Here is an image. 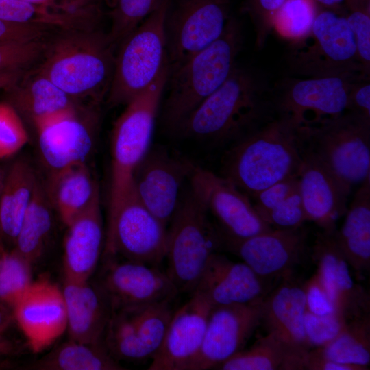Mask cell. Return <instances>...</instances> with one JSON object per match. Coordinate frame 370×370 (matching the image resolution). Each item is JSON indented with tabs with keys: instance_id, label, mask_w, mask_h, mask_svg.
<instances>
[{
	"instance_id": "1",
	"label": "cell",
	"mask_w": 370,
	"mask_h": 370,
	"mask_svg": "<svg viewBox=\"0 0 370 370\" xmlns=\"http://www.w3.org/2000/svg\"><path fill=\"white\" fill-rule=\"evenodd\" d=\"M276 116L271 87L263 75L236 64L225 82L190 114L175 133L227 149Z\"/></svg>"
},
{
	"instance_id": "2",
	"label": "cell",
	"mask_w": 370,
	"mask_h": 370,
	"mask_svg": "<svg viewBox=\"0 0 370 370\" xmlns=\"http://www.w3.org/2000/svg\"><path fill=\"white\" fill-rule=\"evenodd\" d=\"M116 48L99 25L58 31L34 69L79 103L99 105L110 88Z\"/></svg>"
},
{
	"instance_id": "3",
	"label": "cell",
	"mask_w": 370,
	"mask_h": 370,
	"mask_svg": "<svg viewBox=\"0 0 370 370\" xmlns=\"http://www.w3.org/2000/svg\"><path fill=\"white\" fill-rule=\"evenodd\" d=\"M299 127L291 119L277 115L226 149L221 175L251 197L278 182L298 176L302 162Z\"/></svg>"
},
{
	"instance_id": "4",
	"label": "cell",
	"mask_w": 370,
	"mask_h": 370,
	"mask_svg": "<svg viewBox=\"0 0 370 370\" xmlns=\"http://www.w3.org/2000/svg\"><path fill=\"white\" fill-rule=\"evenodd\" d=\"M242 44L241 25L231 16L213 43L169 68V93L162 112V121L169 130L176 132L190 114L225 82L236 64Z\"/></svg>"
},
{
	"instance_id": "5",
	"label": "cell",
	"mask_w": 370,
	"mask_h": 370,
	"mask_svg": "<svg viewBox=\"0 0 370 370\" xmlns=\"http://www.w3.org/2000/svg\"><path fill=\"white\" fill-rule=\"evenodd\" d=\"M301 154L311 156L345 186L370 178V118L351 111L299 126Z\"/></svg>"
},
{
	"instance_id": "6",
	"label": "cell",
	"mask_w": 370,
	"mask_h": 370,
	"mask_svg": "<svg viewBox=\"0 0 370 370\" xmlns=\"http://www.w3.org/2000/svg\"><path fill=\"white\" fill-rule=\"evenodd\" d=\"M285 60L295 77L369 78L341 10L319 8L310 31L288 46Z\"/></svg>"
},
{
	"instance_id": "7",
	"label": "cell",
	"mask_w": 370,
	"mask_h": 370,
	"mask_svg": "<svg viewBox=\"0 0 370 370\" xmlns=\"http://www.w3.org/2000/svg\"><path fill=\"white\" fill-rule=\"evenodd\" d=\"M168 75L167 62L152 84L125 105L114 124L108 215L116 211L132 189L136 169L150 149Z\"/></svg>"
},
{
	"instance_id": "8",
	"label": "cell",
	"mask_w": 370,
	"mask_h": 370,
	"mask_svg": "<svg viewBox=\"0 0 370 370\" xmlns=\"http://www.w3.org/2000/svg\"><path fill=\"white\" fill-rule=\"evenodd\" d=\"M169 223L166 273L179 293L191 294L211 256L223 249L222 238L190 188L181 196Z\"/></svg>"
},
{
	"instance_id": "9",
	"label": "cell",
	"mask_w": 370,
	"mask_h": 370,
	"mask_svg": "<svg viewBox=\"0 0 370 370\" xmlns=\"http://www.w3.org/2000/svg\"><path fill=\"white\" fill-rule=\"evenodd\" d=\"M171 0H162L117 46L107 102L126 105L157 78L168 62L165 21Z\"/></svg>"
},
{
	"instance_id": "10",
	"label": "cell",
	"mask_w": 370,
	"mask_h": 370,
	"mask_svg": "<svg viewBox=\"0 0 370 370\" xmlns=\"http://www.w3.org/2000/svg\"><path fill=\"white\" fill-rule=\"evenodd\" d=\"M166 225L140 201L134 185L108 215L102 256L159 267L166 257Z\"/></svg>"
},
{
	"instance_id": "11",
	"label": "cell",
	"mask_w": 370,
	"mask_h": 370,
	"mask_svg": "<svg viewBox=\"0 0 370 370\" xmlns=\"http://www.w3.org/2000/svg\"><path fill=\"white\" fill-rule=\"evenodd\" d=\"M173 312L169 301L112 310L103 336L104 345L118 362L151 360L162 345Z\"/></svg>"
},
{
	"instance_id": "12",
	"label": "cell",
	"mask_w": 370,
	"mask_h": 370,
	"mask_svg": "<svg viewBox=\"0 0 370 370\" xmlns=\"http://www.w3.org/2000/svg\"><path fill=\"white\" fill-rule=\"evenodd\" d=\"M360 79L364 78H284L271 87L275 113L291 119L298 126L339 115L347 111L352 87Z\"/></svg>"
},
{
	"instance_id": "13",
	"label": "cell",
	"mask_w": 370,
	"mask_h": 370,
	"mask_svg": "<svg viewBox=\"0 0 370 370\" xmlns=\"http://www.w3.org/2000/svg\"><path fill=\"white\" fill-rule=\"evenodd\" d=\"M230 0H180L165 21L169 68L177 66L217 40L231 17Z\"/></svg>"
},
{
	"instance_id": "14",
	"label": "cell",
	"mask_w": 370,
	"mask_h": 370,
	"mask_svg": "<svg viewBox=\"0 0 370 370\" xmlns=\"http://www.w3.org/2000/svg\"><path fill=\"white\" fill-rule=\"evenodd\" d=\"M190 188L215 219L222 240H242L273 228L258 214L249 197L227 179L196 166Z\"/></svg>"
},
{
	"instance_id": "15",
	"label": "cell",
	"mask_w": 370,
	"mask_h": 370,
	"mask_svg": "<svg viewBox=\"0 0 370 370\" xmlns=\"http://www.w3.org/2000/svg\"><path fill=\"white\" fill-rule=\"evenodd\" d=\"M95 285L108 300L112 311L133 306L172 301L179 292L159 267L102 256Z\"/></svg>"
},
{
	"instance_id": "16",
	"label": "cell",
	"mask_w": 370,
	"mask_h": 370,
	"mask_svg": "<svg viewBox=\"0 0 370 370\" xmlns=\"http://www.w3.org/2000/svg\"><path fill=\"white\" fill-rule=\"evenodd\" d=\"M196 165L163 147L149 149L134 175L133 185L142 204L167 225L181 198L184 182Z\"/></svg>"
},
{
	"instance_id": "17",
	"label": "cell",
	"mask_w": 370,
	"mask_h": 370,
	"mask_svg": "<svg viewBox=\"0 0 370 370\" xmlns=\"http://www.w3.org/2000/svg\"><path fill=\"white\" fill-rule=\"evenodd\" d=\"M262 302L213 307L200 349L186 370L214 369L243 349L261 324Z\"/></svg>"
},
{
	"instance_id": "18",
	"label": "cell",
	"mask_w": 370,
	"mask_h": 370,
	"mask_svg": "<svg viewBox=\"0 0 370 370\" xmlns=\"http://www.w3.org/2000/svg\"><path fill=\"white\" fill-rule=\"evenodd\" d=\"M307 232L303 226L272 229L242 240H223V249L239 257L261 277L279 280L293 274L306 249Z\"/></svg>"
},
{
	"instance_id": "19",
	"label": "cell",
	"mask_w": 370,
	"mask_h": 370,
	"mask_svg": "<svg viewBox=\"0 0 370 370\" xmlns=\"http://www.w3.org/2000/svg\"><path fill=\"white\" fill-rule=\"evenodd\" d=\"M12 317L34 353L52 345L66 330L62 288L47 277L33 281L13 309Z\"/></svg>"
},
{
	"instance_id": "20",
	"label": "cell",
	"mask_w": 370,
	"mask_h": 370,
	"mask_svg": "<svg viewBox=\"0 0 370 370\" xmlns=\"http://www.w3.org/2000/svg\"><path fill=\"white\" fill-rule=\"evenodd\" d=\"M334 233H316L312 258L336 312L347 322L369 315V295L353 279L350 266L338 247Z\"/></svg>"
},
{
	"instance_id": "21",
	"label": "cell",
	"mask_w": 370,
	"mask_h": 370,
	"mask_svg": "<svg viewBox=\"0 0 370 370\" xmlns=\"http://www.w3.org/2000/svg\"><path fill=\"white\" fill-rule=\"evenodd\" d=\"M278 281L261 277L245 262H234L216 252L193 292L213 307L258 303L262 301Z\"/></svg>"
},
{
	"instance_id": "22",
	"label": "cell",
	"mask_w": 370,
	"mask_h": 370,
	"mask_svg": "<svg viewBox=\"0 0 370 370\" xmlns=\"http://www.w3.org/2000/svg\"><path fill=\"white\" fill-rule=\"evenodd\" d=\"M213 306L193 292L174 311L164 340L151 360L149 370H186L201 346Z\"/></svg>"
},
{
	"instance_id": "23",
	"label": "cell",
	"mask_w": 370,
	"mask_h": 370,
	"mask_svg": "<svg viewBox=\"0 0 370 370\" xmlns=\"http://www.w3.org/2000/svg\"><path fill=\"white\" fill-rule=\"evenodd\" d=\"M301 157L298 184L306 219L321 231L334 233L337 220L347 212L352 190L314 157L306 154Z\"/></svg>"
},
{
	"instance_id": "24",
	"label": "cell",
	"mask_w": 370,
	"mask_h": 370,
	"mask_svg": "<svg viewBox=\"0 0 370 370\" xmlns=\"http://www.w3.org/2000/svg\"><path fill=\"white\" fill-rule=\"evenodd\" d=\"M85 107L38 128L42 158L50 172L86 162L93 148L99 113L85 120Z\"/></svg>"
},
{
	"instance_id": "25",
	"label": "cell",
	"mask_w": 370,
	"mask_h": 370,
	"mask_svg": "<svg viewBox=\"0 0 370 370\" xmlns=\"http://www.w3.org/2000/svg\"><path fill=\"white\" fill-rule=\"evenodd\" d=\"M306 310L304 284L293 273L280 279L262 300L261 323L267 333L306 354L312 348L304 330Z\"/></svg>"
},
{
	"instance_id": "26",
	"label": "cell",
	"mask_w": 370,
	"mask_h": 370,
	"mask_svg": "<svg viewBox=\"0 0 370 370\" xmlns=\"http://www.w3.org/2000/svg\"><path fill=\"white\" fill-rule=\"evenodd\" d=\"M66 227L64 279L88 281L97 269L104 245L99 189L89 205Z\"/></svg>"
},
{
	"instance_id": "27",
	"label": "cell",
	"mask_w": 370,
	"mask_h": 370,
	"mask_svg": "<svg viewBox=\"0 0 370 370\" xmlns=\"http://www.w3.org/2000/svg\"><path fill=\"white\" fill-rule=\"evenodd\" d=\"M7 90L8 103L30 121L36 130L85 107L34 69L27 71Z\"/></svg>"
},
{
	"instance_id": "28",
	"label": "cell",
	"mask_w": 370,
	"mask_h": 370,
	"mask_svg": "<svg viewBox=\"0 0 370 370\" xmlns=\"http://www.w3.org/2000/svg\"><path fill=\"white\" fill-rule=\"evenodd\" d=\"M62 290L69 338L88 344L103 342L104 330L112 312L104 294L89 280L64 279Z\"/></svg>"
},
{
	"instance_id": "29",
	"label": "cell",
	"mask_w": 370,
	"mask_h": 370,
	"mask_svg": "<svg viewBox=\"0 0 370 370\" xmlns=\"http://www.w3.org/2000/svg\"><path fill=\"white\" fill-rule=\"evenodd\" d=\"M345 214L334 237L350 267L362 277L370 269V178L360 184Z\"/></svg>"
},
{
	"instance_id": "30",
	"label": "cell",
	"mask_w": 370,
	"mask_h": 370,
	"mask_svg": "<svg viewBox=\"0 0 370 370\" xmlns=\"http://www.w3.org/2000/svg\"><path fill=\"white\" fill-rule=\"evenodd\" d=\"M38 177L31 164L18 159L5 173L0 198V241L13 249Z\"/></svg>"
},
{
	"instance_id": "31",
	"label": "cell",
	"mask_w": 370,
	"mask_h": 370,
	"mask_svg": "<svg viewBox=\"0 0 370 370\" xmlns=\"http://www.w3.org/2000/svg\"><path fill=\"white\" fill-rule=\"evenodd\" d=\"M45 188L52 207L66 226L89 205L99 189L86 162L51 171Z\"/></svg>"
},
{
	"instance_id": "32",
	"label": "cell",
	"mask_w": 370,
	"mask_h": 370,
	"mask_svg": "<svg viewBox=\"0 0 370 370\" xmlns=\"http://www.w3.org/2000/svg\"><path fill=\"white\" fill-rule=\"evenodd\" d=\"M306 354L267 333L214 368L218 370H304Z\"/></svg>"
},
{
	"instance_id": "33",
	"label": "cell",
	"mask_w": 370,
	"mask_h": 370,
	"mask_svg": "<svg viewBox=\"0 0 370 370\" xmlns=\"http://www.w3.org/2000/svg\"><path fill=\"white\" fill-rule=\"evenodd\" d=\"M53 210L45 185L38 177L12 249L32 264L40 260L49 241L53 226Z\"/></svg>"
},
{
	"instance_id": "34",
	"label": "cell",
	"mask_w": 370,
	"mask_h": 370,
	"mask_svg": "<svg viewBox=\"0 0 370 370\" xmlns=\"http://www.w3.org/2000/svg\"><path fill=\"white\" fill-rule=\"evenodd\" d=\"M34 370H123L125 368L108 352L103 342L88 344L69 338L28 367Z\"/></svg>"
},
{
	"instance_id": "35",
	"label": "cell",
	"mask_w": 370,
	"mask_h": 370,
	"mask_svg": "<svg viewBox=\"0 0 370 370\" xmlns=\"http://www.w3.org/2000/svg\"><path fill=\"white\" fill-rule=\"evenodd\" d=\"M333 362L369 367L370 363V316L347 322L345 329L323 347L314 348Z\"/></svg>"
},
{
	"instance_id": "36",
	"label": "cell",
	"mask_w": 370,
	"mask_h": 370,
	"mask_svg": "<svg viewBox=\"0 0 370 370\" xmlns=\"http://www.w3.org/2000/svg\"><path fill=\"white\" fill-rule=\"evenodd\" d=\"M32 265L13 249L0 253L1 309L13 311L33 282Z\"/></svg>"
},
{
	"instance_id": "37",
	"label": "cell",
	"mask_w": 370,
	"mask_h": 370,
	"mask_svg": "<svg viewBox=\"0 0 370 370\" xmlns=\"http://www.w3.org/2000/svg\"><path fill=\"white\" fill-rule=\"evenodd\" d=\"M162 0H114L110 12L108 31L116 45L138 26L159 5Z\"/></svg>"
},
{
	"instance_id": "38",
	"label": "cell",
	"mask_w": 370,
	"mask_h": 370,
	"mask_svg": "<svg viewBox=\"0 0 370 370\" xmlns=\"http://www.w3.org/2000/svg\"><path fill=\"white\" fill-rule=\"evenodd\" d=\"M318 10L314 0H285L275 16L273 29L285 38L298 39L310 31Z\"/></svg>"
},
{
	"instance_id": "39",
	"label": "cell",
	"mask_w": 370,
	"mask_h": 370,
	"mask_svg": "<svg viewBox=\"0 0 370 370\" xmlns=\"http://www.w3.org/2000/svg\"><path fill=\"white\" fill-rule=\"evenodd\" d=\"M341 9L354 36L360 61L370 68V0H345Z\"/></svg>"
},
{
	"instance_id": "40",
	"label": "cell",
	"mask_w": 370,
	"mask_h": 370,
	"mask_svg": "<svg viewBox=\"0 0 370 370\" xmlns=\"http://www.w3.org/2000/svg\"><path fill=\"white\" fill-rule=\"evenodd\" d=\"M48 39L0 45V71H27L42 59Z\"/></svg>"
},
{
	"instance_id": "41",
	"label": "cell",
	"mask_w": 370,
	"mask_h": 370,
	"mask_svg": "<svg viewBox=\"0 0 370 370\" xmlns=\"http://www.w3.org/2000/svg\"><path fill=\"white\" fill-rule=\"evenodd\" d=\"M27 132L16 110L0 103V159L17 153L28 142Z\"/></svg>"
},
{
	"instance_id": "42",
	"label": "cell",
	"mask_w": 370,
	"mask_h": 370,
	"mask_svg": "<svg viewBox=\"0 0 370 370\" xmlns=\"http://www.w3.org/2000/svg\"><path fill=\"white\" fill-rule=\"evenodd\" d=\"M347 321L339 314L317 315L307 309L304 314V330L311 347H323L334 340L346 328Z\"/></svg>"
},
{
	"instance_id": "43",
	"label": "cell",
	"mask_w": 370,
	"mask_h": 370,
	"mask_svg": "<svg viewBox=\"0 0 370 370\" xmlns=\"http://www.w3.org/2000/svg\"><path fill=\"white\" fill-rule=\"evenodd\" d=\"M285 0H245L243 10L249 16L255 32V46L262 49L273 29L275 16Z\"/></svg>"
},
{
	"instance_id": "44",
	"label": "cell",
	"mask_w": 370,
	"mask_h": 370,
	"mask_svg": "<svg viewBox=\"0 0 370 370\" xmlns=\"http://www.w3.org/2000/svg\"><path fill=\"white\" fill-rule=\"evenodd\" d=\"M273 229H293L307 221L299 188L271 210L259 214Z\"/></svg>"
},
{
	"instance_id": "45",
	"label": "cell",
	"mask_w": 370,
	"mask_h": 370,
	"mask_svg": "<svg viewBox=\"0 0 370 370\" xmlns=\"http://www.w3.org/2000/svg\"><path fill=\"white\" fill-rule=\"evenodd\" d=\"M298 188V176L285 179L255 195L252 197L254 199L253 205L260 214L273 208Z\"/></svg>"
},
{
	"instance_id": "46",
	"label": "cell",
	"mask_w": 370,
	"mask_h": 370,
	"mask_svg": "<svg viewBox=\"0 0 370 370\" xmlns=\"http://www.w3.org/2000/svg\"><path fill=\"white\" fill-rule=\"evenodd\" d=\"M50 29L32 25H25L0 19V45L45 40Z\"/></svg>"
},
{
	"instance_id": "47",
	"label": "cell",
	"mask_w": 370,
	"mask_h": 370,
	"mask_svg": "<svg viewBox=\"0 0 370 370\" xmlns=\"http://www.w3.org/2000/svg\"><path fill=\"white\" fill-rule=\"evenodd\" d=\"M304 288L306 309L308 311L317 315L336 312L334 306L317 273L304 283Z\"/></svg>"
},
{
	"instance_id": "48",
	"label": "cell",
	"mask_w": 370,
	"mask_h": 370,
	"mask_svg": "<svg viewBox=\"0 0 370 370\" xmlns=\"http://www.w3.org/2000/svg\"><path fill=\"white\" fill-rule=\"evenodd\" d=\"M347 111H351L370 118L369 78L360 79L352 86Z\"/></svg>"
},
{
	"instance_id": "49",
	"label": "cell",
	"mask_w": 370,
	"mask_h": 370,
	"mask_svg": "<svg viewBox=\"0 0 370 370\" xmlns=\"http://www.w3.org/2000/svg\"><path fill=\"white\" fill-rule=\"evenodd\" d=\"M51 8L73 12H101L102 0H24Z\"/></svg>"
},
{
	"instance_id": "50",
	"label": "cell",
	"mask_w": 370,
	"mask_h": 370,
	"mask_svg": "<svg viewBox=\"0 0 370 370\" xmlns=\"http://www.w3.org/2000/svg\"><path fill=\"white\" fill-rule=\"evenodd\" d=\"M369 367L342 364L321 357L314 349L306 355L304 369L306 370H367Z\"/></svg>"
},
{
	"instance_id": "51",
	"label": "cell",
	"mask_w": 370,
	"mask_h": 370,
	"mask_svg": "<svg viewBox=\"0 0 370 370\" xmlns=\"http://www.w3.org/2000/svg\"><path fill=\"white\" fill-rule=\"evenodd\" d=\"M26 72L0 71V89H8L16 84Z\"/></svg>"
},
{
	"instance_id": "52",
	"label": "cell",
	"mask_w": 370,
	"mask_h": 370,
	"mask_svg": "<svg viewBox=\"0 0 370 370\" xmlns=\"http://www.w3.org/2000/svg\"><path fill=\"white\" fill-rule=\"evenodd\" d=\"M15 352L14 343L5 338L3 334H0V355L2 356H8Z\"/></svg>"
},
{
	"instance_id": "53",
	"label": "cell",
	"mask_w": 370,
	"mask_h": 370,
	"mask_svg": "<svg viewBox=\"0 0 370 370\" xmlns=\"http://www.w3.org/2000/svg\"><path fill=\"white\" fill-rule=\"evenodd\" d=\"M319 8L337 10L341 9L345 0H314Z\"/></svg>"
},
{
	"instance_id": "54",
	"label": "cell",
	"mask_w": 370,
	"mask_h": 370,
	"mask_svg": "<svg viewBox=\"0 0 370 370\" xmlns=\"http://www.w3.org/2000/svg\"><path fill=\"white\" fill-rule=\"evenodd\" d=\"M12 318V315L0 308V334H3L8 329Z\"/></svg>"
},
{
	"instance_id": "55",
	"label": "cell",
	"mask_w": 370,
	"mask_h": 370,
	"mask_svg": "<svg viewBox=\"0 0 370 370\" xmlns=\"http://www.w3.org/2000/svg\"><path fill=\"white\" fill-rule=\"evenodd\" d=\"M5 171L0 167V198H1V191H2V188L3 186L4 180H5ZM2 251H3V249L2 248L1 241H0V252H1Z\"/></svg>"
},
{
	"instance_id": "56",
	"label": "cell",
	"mask_w": 370,
	"mask_h": 370,
	"mask_svg": "<svg viewBox=\"0 0 370 370\" xmlns=\"http://www.w3.org/2000/svg\"><path fill=\"white\" fill-rule=\"evenodd\" d=\"M1 356H2L0 355V357H1Z\"/></svg>"
}]
</instances>
